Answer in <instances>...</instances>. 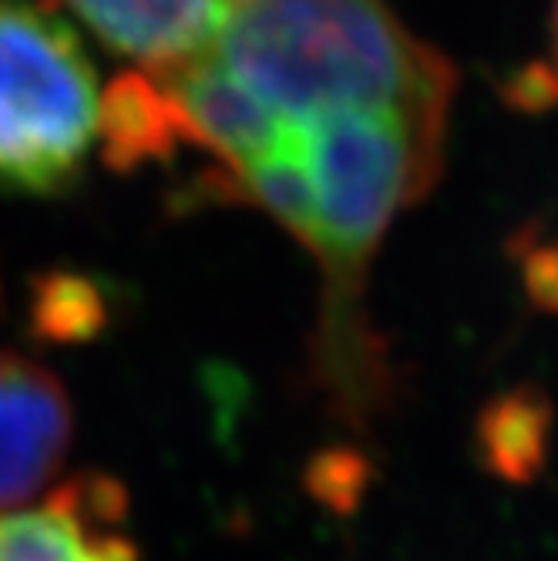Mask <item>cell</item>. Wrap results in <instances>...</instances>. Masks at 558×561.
<instances>
[{"mask_svg":"<svg viewBox=\"0 0 558 561\" xmlns=\"http://www.w3.org/2000/svg\"><path fill=\"white\" fill-rule=\"evenodd\" d=\"M555 411L545 390L519 383L491 397L475 421V454L501 484H532L545 471Z\"/></svg>","mask_w":558,"mask_h":561,"instance_id":"obj_5","label":"cell"},{"mask_svg":"<svg viewBox=\"0 0 558 561\" xmlns=\"http://www.w3.org/2000/svg\"><path fill=\"white\" fill-rule=\"evenodd\" d=\"M522 283L538 310L558 313V242H535L522 252Z\"/></svg>","mask_w":558,"mask_h":561,"instance_id":"obj_6","label":"cell"},{"mask_svg":"<svg viewBox=\"0 0 558 561\" xmlns=\"http://www.w3.org/2000/svg\"><path fill=\"white\" fill-rule=\"evenodd\" d=\"M361 457L357 454H330V468L327 478L317 481V488H327L323 497L330 504H343L350 507L357 501V488H361Z\"/></svg>","mask_w":558,"mask_h":561,"instance_id":"obj_7","label":"cell"},{"mask_svg":"<svg viewBox=\"0 0 558 561\" xmlns=\"http://www.w3.org/2000/svg\"><path fill=\"white\" fill-rule=\"evenodd\" d=\"M555 50H558V0H555Z\"/></svg>","mask_w":558,"mask_h":561,"instance_id":"obj_8","label":"cell"},{"mask_svg":"<svg viewBox=\"0 0 558 561\" xmlns=\"http://www.w3.org/2000/svg\"><path fill=\"white\" fill-rule=\"evenodd\" d=\"M115 55L169 71L213 37L229 0H61Z\"/></svg>","mask_w":558,"mask_h":561,"instance_id":"obj_4","label":"cell"},{"mask_svg":"<svg viewBox=\"0 0 558 561\" xmlns=\"http://www.w3.org/2000/svg\"><path fill=\"white\" fill-rule=\"evenodd\" d=\"M75 440V403L55 370L0 346V507L34 501Z\"/></svg>","mask_w":558,"mask_h":561,"instance_id":"obj_3","label":"cell"},{"mask_svg":"<svg viewBox=\"0 0 558 561\" xmlns=\"http://www.w3.org/2000/svg\"><path fill=\"white\" fill-rule=\"evenodd\" d=\"M98 125V71L71 21L34 0H0V192L75 188Z\"/></svg>","mask_w":558,"mask_h":561,"instance_id":"obj_1","label":"cell"},{"mask_svg":"<svg viewBox=\"0 0 558 561\" xmlns=\"http://www.w3.org/2000/svg\"><path fill=\"white\" fill-rule=\"evenodd\" d=\"M125 488L78 474L37 504L0 507V561H141L122 531Z\"/></svg>","mask_w":558,"mask_h":561,"instance_id":"obj_2","label":"cell"}]
</instances>
